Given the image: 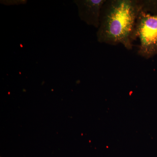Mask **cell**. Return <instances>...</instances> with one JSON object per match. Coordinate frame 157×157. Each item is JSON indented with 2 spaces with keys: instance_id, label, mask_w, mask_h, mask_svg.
<instances>
[{
  "instance_id": "obj_2",
  "label": "cell",
  "mask_w": 157,
  "mask_h": 157,
  "mask_svg": "<svg viewBox=\"0 0 157 157\" xmlns=\"http://www.w3.org/2000/svg\"><path fill=\"white\" fill-rule=\"evenodd\" d=\"M136 36L140 40L137 54L145 59L157 55V14L141 11L136 23Z\"/></svg>"
},
{
  "instance_id": "obj_3",
  "label": "cell",
  "mask_w": 157,
  "mask_h": 157,
  "mask_svg": "<svg viewBox=\"0 0 157 157\" xmlns=\"http://www.w3.org/2000/svg\"><path fill=\"white\" fill-rule=\"evenodd\" d=\"M106 0H76L78 17L89 25L98 29L101 10Z\"/></svg>"
},
{
  "instance_id": "obj_4",
  "label": "cell",
  "mask_w": 157,
  "mask_h": 157,
  "mask_svg": "<svg viewBox=\"0 0 157 157\" xmlns=\"http://www.w3.org/2000/svg\"><path fill=\"white\" fill-rule=\"evenodd\" d=\"M141 11L151 14H157V0H139Z\"/></svg>"
},
{
  "instance_id": "obj_1",
  "label": "cell",
  "mask_w": 157,
  "mask_h": 157,
  "mask_svg": "<svg viewBox=\"0 0 157 157\" xmlns=\"http://www.w3.org/2000/svg\"><path fill=\"white\" fill-rule=\"evenodd\" d=\"M141 11L139 0H106L96 33L98 42L121 44L127 50L132 49L137 39L136 23Z\"/></svg>"
}]
</instances>
